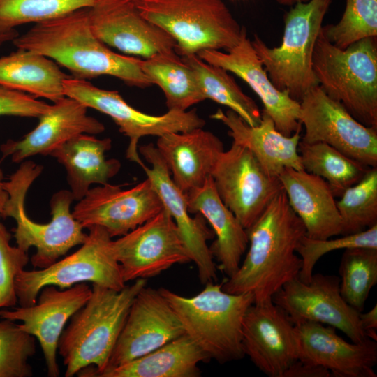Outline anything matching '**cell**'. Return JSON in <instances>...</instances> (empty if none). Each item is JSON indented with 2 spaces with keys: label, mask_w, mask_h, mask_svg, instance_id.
Instances as JSON below:
<instances>
[{
  "label": "cell",
  "mask_w": 377,
  "mask_h": 377,
  "mask_svg": "<svg viewBox=\"0 0 377 377\" xmlns=\"http://www.w3.org/2000/svg\"><path fill=\"white\" fill-rule=\"evenodd\" d=\"M139 152L151 165L141 168L157 192L163 207L174 220L191 261L197 267L201 283L214 282L217 279L216 266L207 245L214 234L200 214L191 216L187 198L172 181L168 168L156 147L152 143L138 147Z\"/></svg>",
  "instance_id": "20"
},
{
  "label": "cell",
  "mask_w": 377,
  "mask_h": 377,
  "mask_svg": "<svg viewBox=\"0 0 377 377\" xmlns=\"http://www.w3.org/2000/svg\"><path fill=\"white\" fill-rule=\"evenodd\" d=\"M141 68L163 91L168 110L186 111L206 99L194 72L176 52L142 59Z\"/></svg>",
  "instance_id": "31"
},
{
  "label": "cell",
  "mask_w": 377,
  "mask_h": 377,
  "mask_svg": "<svg viewBox=\"0 0 377 377\" xmlns=\"http://www.w3.org/2000/svg\"><path fill=\"white\" fill-rule=\"evenodd\" d=\"M17 36L18 33L15 29L7 32H0V45L6 42L12 41Z\"/></svg>",
  "instance_id": "45"
},
{
  "label": "cell",
  "mask_w": 377,
  "mask_h": 377,
  "mask_svg": "<svg viewBox=\"0 0 377 377\" xmlns=\"http://www.w3.org/2000/svg\"><path fill=\"white\" fill-rule=\"evenodd\" d=\"M191 214H200L216 236L209 249L219 269L228 277L238 269L249 244L246 230L223 203L211 176L200 188L186 193Z\"/></svg>",
  "instance_id": "27"
},
{
  "label": "cell",
  "mask_w": 377,
  "mask_h": 377,
  "mask_svg": "<svg viewBox=\"0 0 377 377\" xmlns=\"http://www.w3.org/2000/svg\"><path fill=\"white\" fill-rule=\"evenodd\" d=\"M96 0H0V32L17 26L47 21L70 12L89 8Z\"/></svg>",
  "instance_id": "36"
},
{
  "label": "cell",
  "mask_w": 377,
  "mask_h": 377,
  "mask_svg": "<svg viewBox=\"0 0 377 377\" xmlns=\"http://www.w3.org/2000/svg\"><path fill=\"white\" fill-rule=\"evenodd\" d=\"M298 153L304 170L325 180L335 197H340L371 168L325 142L300 140Z\"/></svg>",
  "instance_id": "33"
},
{
  "label": "cell",
  "mask_w": 377,
  "mask_h": 377,
  "mask_svg": "<svg viewBox=\"0 0 377 377\" xmlns=\"http://www.w3.org/2000/svg\"><path fill=\"white\" fill-rule=\"evenodd\" d=\"M146 284L147 279H139L120 290L92 284L89 298L58 341L66 377H96L106 368L131 305Z\"/></svg>",
  "instance_id": "3"
},
{
  "label": "cell",
  "mask_w": 377,
  "mask_h": 377,
  "mask_svg": "<svg viewBox=\"0 0 377 377\" xmlns=\"http://www.w3.org/2000/svg\"><path fill=\"white\" fill-rule=\"evenodd\" d=\"M197 55L246 82L263 103V111L272 118L276 128L282 134L290 136L302 128L299 121L300 102L291 98L288 91L278 89L272 82L247 37L246 28L238 43L227 52L204 50Z\"/></svg>",
  "instance_id": "21"
},
{
  "label": "cell",
  "mask_w": 377,
  "mask_h": 377,
  "mask_svg": "<svg viewBox=\"0 0 377 377\" xmlns=\"http://www.w3.org/2000/svg\"><path fill=\"white\" fill-rule=\"evenodd\" d=\"M181 57L194 72L206 99L229 108L251 126L260 124L261 112L258 106L242 90L227 71L205 61L197 54Z\"/></svg>",
  "instance_id": "32"
},
{
  "label": "cell",
  "mask_w": 377,
  "mask_h": 377,
  "mask_svg": "<svg viewBox=\"0 0 377 377\" xmlns=\"http://www.w3.org/2000/svg\"><path fill=\"white\" fill-rule=\"evenodd\" d=\"M38 125L19 140H8L0 146L3 158L22 163L35 156H50L62 144L80 134H99L104 125L87 114V108L65 96L50 105L39 118Z\"/></svg>",
  "instance_id": "23"
},
{
  "label": "cell",
  "mask_w": 377,
  "mask_h": 377,
  "mask_svg": "<svg viewBox=\"0 0 377 377\" xmlns=\"http://www.w3.org/2000/svg\"><path fill=\"white\" fill-rule=\"evenodd\" d=\"M300 106L302 142H325L367 166L377 167V128L359 122L318 85L303 96Z\"/></svg>",
  "instance_id": "12"
},
{
  "label": "cell",
  "mask_w": 377,
  "mask_h": 377,
  "mask_svg": "<svg viewBox=\"0 0 377 377\" xmlns=\"http://www.w3.org/2000/svg\"><path fill=\"white\" fill-rule=\"evenodd\" d=\"M50 105L26 93L0 85V117H37L45 113Z\"/></svg>",
  "instance_id": "41"
},
{
  "label": "cell",
  "mask_w": 377,
  "mask_h": 377,
  "mask_svg": "<svg viewBox=\"0 0 377 377\" xmlns=\"http://www.w3.org/2000/svg\"><path fill=\"white\" fill-rule=\"evenodd\" d=\"M156 147L172 181L185 193L205 183L224 150L222 141L202 128L165 133L158 138Z\"/></svg>",
  "instance_id": "24"
},
{
  "label": "cell",
  "mask_w": 377,
  "mask_h": 377,
  "mask_svg": "<svg viewBox=\"0 0 377 377\" xmlns=\"http://www.w3.org/2000/svg\"><path fill=\"white\" fill-rule=\"evenodd\" d=\"M326 38L345 49L365 38L377 36V0H346L340 20L323 26Z\"/></svg>",
  "instance_id": "37"
},
{
  "label": "cell",
  "mask_w": 377,
  "mask_h": 377,
  "mask_svg": "<svg viewBox=\"0 0 377 377\" xmlns=\"http://www.w3.org/2000/svg\"><path fill=\"white\" fill-rule=\"evenodd\" d=\"M360 323L367 338L377 341V306L366 313H360Z\"/></svg>",
  "instance_id": "43"
},
{
  "label": "cell",
  "mask_w": 377,
  "mask_h": 377,
  "mask_svg": "<svg viewBox=\"0 0 377 377\" xmlns=\"http://www.w3.org/2000/svg\"><path fill=\"white\" fill-rule=\"evenodd\" d=\"M332 0L297 3L286 13L279 46L269 47L257 34L251 44L274 85L300 101L318 85L312 68L316 40Z\"/></svg>",
  "instance_id": "7"
},
{
  "label": "cell",
  "mask_w": 377,
  "mask_h": 377,
  "mask_svg": "<svg viewBox=\"0 0 377 377\" xmlns=\"http://www.w3.org/2000/svg\"><path fill=\"white\" fill-rule=\"evenodd\" d=\"M184 334V327L165 297L158 289L145 286L131 305L103 371L141 357Z\"/></svg>",
  "instance_id": "16"
},
{
  "label": "cell",
  "mask_w": 377,
  "mask_h": 377,
  "mask_svg": "<svg viewBox=\"0 0 377 377\" xmlns=\"http://www.w3.org/2000/svg\"><path fill=\"white\" fill-rule=\"evenodd\" d=\"M331 373L323 367L297 360L286 371L283 377H330Z\"/></svg>",
  "instance_id": "42"
},
{
  "label": "cell",
  "mask_w": 377,
  "mask_h": 377,
  "mask_svg": "<svg viewBox=\"0 0 377 377\" xmlns=\"http://www.w3.org/2000/svg\"><path fill=\"white\" fill-rule=\"evenodd\" d=\"M35 337L14 321L0 320V377H31L29 360L36 353Z\"/></svg>",
  "instance_id": "38"
},
{
  "label": "cell",
  "mask_w": 377,
  "mask_h": 377,
  "mask_svg": "<svg viewBox=\"0 0 377 377\" xmlns=\"http://www.w3.org/2000/svg\"><path fill=\"white\" fill-rule=\"evenodd\" d=\"M111 147L110 138L98 139L84 133L71 138L51 152L50 156L65 168L74 200H81L91 184H105L119 172L121 166L120 161L105 158V152Z\"/></svg>",
  "instance_id": "28"
},
{
  "label": "cell",
  "mask_w": 377,
  "mask_h": 377,
  "mask_svg": "<svg viewBox=\"0 0 377 377\" xmlns=\"http://www.w3.org/2000/svg\"><path fill=\"white\" fill-rule=\"evenodd\" d=\"M12 41L18 49L52 59L76 79L109 75L131 87L145 88L153 84L142 70V59L113 52L95 36L88 8L37 23Z\"/></svg>",
  "instance_id": "2"
},
{
  "label": "cell",
  "mask_w": 377,
  "mask_h": 377,
  "mask_svg": "<svg viewBox=\"0 0 377 377\" xmlns=\"http://www.w3.org/2000/svg\"><path fill=\"white\" fill-rule=\"evenodd\" d=\"M10 239L11 234L0 223V309L17 303L15 280L29 260L27 252L12 246Z\"/></svg>",
  "instance_id": "40"
},
{
  "label": "cell",
  "mask_w": 377,
  "mask_h": 377,
  "mask_svg": "<svg viewBox=\"0 0 377 377\" xmlns=\"http://www.w3.org/2000/svg\"><path fill=\"white\" fill-rule=\"evenodd\" d=\"M92 31L107 46L148 59L175 52L176 42L165 31L146 20L129 0H96L88 8Z\"/></svg>",
  "instance_id": "19"
},
{
  "label": "cell",
  "mask_w": 377,
  "mask_h": 377,
  "mask_svg": "<svg viewBox=\"0 0 377 377\" xmlns=\"http://www.w3.org/2000/svg\"><path fill=\"white\" fill-rule=\"evenodd\" d=\"M337 201L341 235L357 233L377 224V167L371 168Z\"/></svg>",
  "instance_id": "35"
},
{
  "label": "cell",
  "mask_w": 377,
  "mask_h": 377,
  "mask_svg": "<svg viewBox=\"0 0 377 377\" xmlns=\"http://www.w3.org/2000/svg\"><path fill=\"white\" fill-rule=\"evenodd\" d=\"M353 248L377 249V224L363 231L342 235L336 239H316L306 235L300 240L296 252L302 260L299 279L308 283L313 275L314 267L324 255L332 251Z\"/></svg>",
  "instance_id": "39"
},
{
  "label": "cell",
  "mask_w": 377,
  "mask_h": 377,
  "mask_svg": "<svg viewBox=\"0 0 377 377\" xmlns=\"http://www.w3.org/2000/svg\"><path fill=\"white\" fill-rule=\"evenodd\" d=\"M211 177L220 199L246 230L283 190L278 177L268 174L247 148L233 142L219 155Z\"/></svg>",
  "instance_id": "11"
},
{
  "label": "cell",
  "mask_w": 377,
  "mask_h": 377,
  "mask_svg": "<svg viewBox=\"0 0 377 377\" xmlns=\"http://www.w3.org/2000/svg\"><path fill=\"white\" fill-rule=\"evenodd\" d=\"M86 282L61 289L43 287L37 302L31 306L0 309V318L20 321V329L36 338L41 347L50 377L60 375L57 361V346L64 327L72 316L85 304L91 294Z\"/></svg>",
  "instance_id": "18"
},
{
  "label": "cell",
  "mask_w": 377,
  "mask_h": 377,
  "mask_svg": "<svg viewBox=\"0 0 377 377\" xmlns=\"http://www.w3.org/2000/svg\"><path fill=\"white\" fill-rule=\"evenodd\" d=\"M112 248L125 283L154 277L176 264L191 261L174 220L164 207L112 240Z\"/></svg>",
  "instance_id": "13"
},
{
  "label": "cell",
  "mask_w": 377,
  "mask_h": 377,
  "mask_svg": "<svg viewBox=\"0 0 377 377\" xmlns=\"http://www.w3.org/2000/svg\"><path fill=\"white\" fill-rule=\"evenodd\" d=\"M64 90L65 96L109 116L119 131L129 139L126 158L140 167L145 165L138 154L141 138L147 135L158 138L171 132L203 128L205 124L195 110H168L161 115L146 114L130 105L118 91L100 89L85 80L72 76L64 81Z\"/></svg>",
  "instance_id": "10"
},
{
  "label": "cell",
  "mask_w": 377,
  "mask_h": 377,
  "mask_svg": "<svg viewBox=\"0 0 377 377\" xmlns=\"http://www.w3.org/2000/svg\"><path fill=\"white\" fill-rule=\"evenodd\" d=\"M246 232L245 258L222 289L232 294L251 293L254 303H262L299 276L302 260L296 248L306 230L283 189Z\"/></svg>",
  "instance_id": "1"
},
{
  "label": "cell",
  "mask_w": 377,
  "mask_h": 377,
  "mask_svg": "<svg viewBox=\"0 0 377 377\" xmlns=\"http://www.w3.org/2000/svg\"><path fill=\"white\" fill-rule=\"evenodd\" d=\"M339 272L343 298L358 312H362L371 288L377 283V249H345Z\"/></svg>",
  "instance_id": "34"
},
{
  "label": "cell",
  "mask_w": 377,
  "mask_h": 377,
  "mask_svg": "<svg viewBox=\"0 0 377 377\" xmlns=\"http://www.w3.org/2000/svg\"><path fill=\"white\" fill-rule=\"evenodd\" d=\"M312 68L318 86L329 97L363 125L377 128L376 37L341 49L326 38L322 28Z\"/></svg>",
  "instance_id": "6"
},
{
  "label": "cell",
  "mask_w": 377,
  "mask_h": 377,
  "mask_svg": "<svg viewBox=\"0 0 377 377\" xmlns=\"http://www.w3.org/2000/svg\"><path fill=\"white\" fill-rule=\"evenodd\" d=\"M42 171V165L24 161L9 180L3 182L9 198L1 215L4 219L11 217L16 221L14 237L18 248L28 253L31 247H35L36 253L30 260L36 269L50 266L71 249L82 245L88 236L71 212V205L74 200L71 191L60 190L52 195L50 222L37 223L27 216L24 208L27 193Z\"/></svg>",
  "instance_id": "4"
},
{
  "label": "cell",
  "mask_w": 377,
  "mask_h": 377,
  "mask_svg": "<svg viewBox=\"0 0 377 377\" xmlns=\"http://www.w3.org/2000/svg\"><path fill=\"white\" fill-rule=\"evenodd\" d=\"M88 230L86 241L73 253L46 268L23 269L18 274L15 291L20 306L34 304L40 290L46 286L64 289L90 282L116 290L125 287L120 265L114 254L112 237L99 226Z\"/></svg>",
  "instance_id": "9"
},
{
  "label": "cell",
  "mask_w": 377,
  "mask_h": 377,
  "mask_svg": "<svg viewBox=\"0 0 377 377\" xmlns=\"http://www.w3.org/2000/svg\"><path fill=\"white\" fill-rule=\"evenodd\" d=\"M52 59L37 52L18 49L0 57V85L55 103L64 97V83L69 78Z\"/></svg>",
  "instance_id": "30"
},
{
  "label": "cell",
  "mask_w": 377,
  "mask_h": 377,
  "mask_svg": "<svg viewBox=\"0 0 377 377\" xmlns=\"http://www.w3.org/2000/svg\"><path fill=\"white\" fill-rule=\"evenodd\" d=\"M8 198V193L3 187V172L0 169V219L1 218L3 209Z\"/></svg>",
  "instance_id": "44"
},
{
  "label": "cell",
  "mask_w": 377,
  "mask_h": 377,
  "mask_svg": "<svg viewBox=\"0 0 377 377\" xmlns=\"http://www.w3.org/2000/svg\"><path fill=\"white\" fill-rule=\"evenodd\" d=\"M129 1H131L132 2L135 1V0H129Z\"/></svg>",
  "instance_id": "47"
},
{
  "label": "cell",
  "mask_w": 377,
  "mask_h": 377,
  "mask_svg": "<svg viewBox=\"0 0 377 377\" xmlns=\"http://www.w3.org/2000/svg\"><path fill=\"white\" fill-rule=\"evenodd\" d=\"M244 355L269 377H283L299 359V341L295 324L272 300L253 303L242 323Z\"/></svg>",
  "instance_id": "17"
},
{
  "label": "cell",
  "mask_w": 377,
  "mask_h": 377,
  "mask_svg": "<svg viewBox=\"0 0 377 377\" xmlns=\"http://www.w3.org/2000/svg\"><path fill=\"white\" fill-rule=\"evenodd\" d=\"M294 323L312 321L343 332L351 341L367 338L360 323V312L343 298L339 277L313 274L308 283L298 276L285 283L272 297Z\"/></svg>",
  "instance_id": "14"
},
{
  "label": "cell",
  "mask_w": 377,
  "mask_h": 377,
  "mask_svg": "<svg viewBox=\"0 0 377 377\" xmlns=\"http://www.w3.org/2000/svg\"><path fill=\"white\" fill-rule=\"evenodd\" d=\"M163 208L147 178L129 189L108 183L90 188L75 205L72 214L84 228L101 227L112 238L127 234Z\"/></svg>",
  "instance_id": "15"
},
{
  "label": "cell",
  "mask_w": 377,
  "mask_h": 377,
  "mask_svg": "<svg viewBox=\"0 0 377 377\" xmlns=\"http://www.w3.org/2000/svg\"><path fill=\"white\" fill-rule=\"evenodd\" d=\"M278 3L283 6H291L297 3H304L306 2L309 0H276Z\"/></svg>",
  "instance_id": "46"
},
{
  "label": "cell",
  "mask_w": 377,
  "mask_h": 377,
  "mask_svg": "<svg viewBox=\"0 0 377 377\" xmlns=\"http://www.w3.org/2000/svg\"><path fill=\"white\" fill-rule=\"evenodd\" d=\"M210 117L223 123L232 142L247 148L268 174L278 177L285 168L304 170L298 153L302 128L286 136L263 110L256 126L247 124L230 109L226 112L218 109Z\"/></svg>",
  "instance_id": "25"
},
{
  "label": "cell",
  "mask_w": 377,
  "mask_h": 377,
  "mask_svg": "<svg viewBox=\"0 0 377 377\" xmlns=\"http://www.w3.org/2000/svg\"><path fill=\"white\" fill-rule=\"evenodd\" d=\"M209 360L185 333L141 357L105 370L96 377H197L200 375L198 364Z\"/></svg>",
  "instance_id": "29"
},
{
  "label": "cell",
  "mask_w": 377,
  "mask_h": 377,
  "mask_svg": "<svg viewBox=\"0 0 377 377\" xmlns=\"http://www.w3.org/2000/svg\"><path fill=\"white\" fill-rule=\"evenodd\" d=\"M193 297L179 295L168 288L158 290L179 319L185 333L208 355L221 364L242 359V323L254 303L251 293L232 294L222 283H205Z\"/></svg>",
  "instance_id": "5"
},
{
  "label": "cell",
  "mask_w": 377,
  "mask_h": 377,
  "mask_svg": "<svg viewBox=\"0 0 377 377\" xmlns=\"http://www.w3.org/2000/svg\"><path fill=\"white\" fill-rule=\"evenodd\" d=\"M140 14L168 33L180 57L204 50H228L239 41L241 27L223 0H135Z\"/></svg>",
  "instance_id": "8"
},
{
  "label": "cell",
  "mask_w": 377,
  "mask_h": 377,
  "mask_svg": "<svg viewBox=\"0 0 377 377\" xmlns=\"http://www.w3.org/2000/svg\"><path fill=\"white\" fill-rule=\"evenodd\" d=\"M278 177L307 237L324 239L341 235L342 221L337 200L325 180L304 170L293 168H285Z\"/></svg>",
  "instance_id": "26"
},
{
  "label": "cell",
  "mask_w": 377,
  "mask_h": 377,
  "mask_svg": "<svg viewBox=\"0 0 377 377\" xmlns=\"http://www.w3.org/2000/svg\"><path fill=\"white\" fill-rule=\"evenodd\" d=\"M299 341L300 360L327 369L336 377H376L377 343L367 339L348 342L336 329L321 323L304 321L295 324Z\"/></svg>",
  "instance_id": "22"
}]
</instances>
